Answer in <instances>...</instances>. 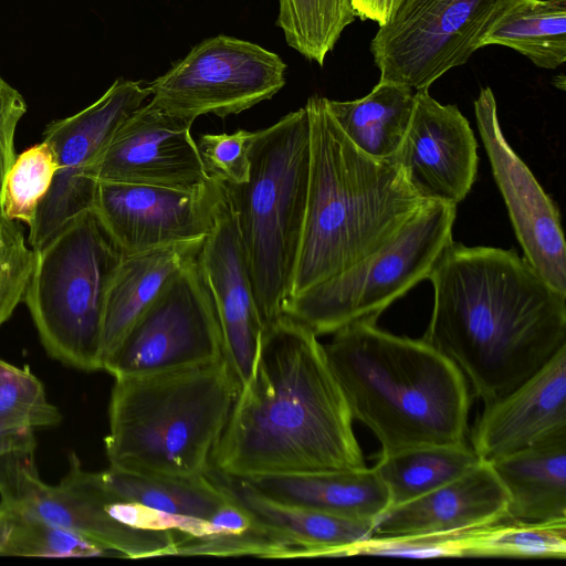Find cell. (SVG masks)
Listing matches in <instances>:
<instances>
[{
    "label": "cell",
    "mask_w": 566,
    "mask_h": 566,
    "mask_svg": "<svg viewBox=\"0 0 566 566\" xmlns=\"http://www.w3.org/2000/svg\"><path fill=\"white\" fill-rule=\"evenodd\" d=\"M318 336L282 314L264 326L210 470L238 478L366 468L353 416Z\"/></svg>",
    "instance_id": "1"
},
{
    "label": "cell",
    "mask_w": 566,
    "mask_h": 566,
    "mask_svg": "<svg viewBox=\"0 0 566 566\" xmlns=\"http://www.w3.org/2000/svg\"><path fill=\"white\" fill-rule=\"evenodd\" d=\"M434 301L421 337L492 403L566 346V293L514 250L451 242L431 270Z\"/></svg>",
    "instance_id": "2"
},
{
    "label": "cell",
    "mask_w": 566,
    "mask_h": 566,
    "mask_svg": "<svg viewBox=\"0 0 566 566\" xmlns=\"http://www.w3.org/2000/svg\"><path fill=\"white\" fill-rule=\"evenodd\" d=\"M305 108L310 177L290 297L382 248L430 201L411 188L390 158L360 150L340 129L325 97H310Z\"/></svg>",
    "instance_id": "3"
},
{
    "label": "cell",
    "mask_w": 566,
    "mask_h": 566,
    "mask_svg": "<svg viewBox=\"0 0 566 566\" xmlns=\"http://www.w3.org/2000/svg\"><path fill=\"white\" fill-rule=\"evenodd\" d=\"M376 322H354L324 345L353 418L375 434L380 454L467 443L464 375L423 339L391 334Z\"/></svg>",
    "instance_id": "4"
},
{
    "label": "cell",
    "mask_w": 566,
    "mask_h": 566,
    "mask_svg": "<svg viewBox=\"0 0 566 566\" xmlns=\"http://www.w3.org/2000/svg\"><path fill=\"white\" fill-rule=\"evenodd\" d=\"M239 390L224 357L116 377L104 440L109 467L145 475L206 474Z\"/></svg>",
    "instance_id": "5"
},
{
    "label": "cell",
    "mask_w": 566,
    "mask_h": 566,
    "mask_svg": "<svg viewBox=\"0 0 566 566\" xmlns=\"http://www.w3.org/2000/svg\"><path fill=\"white\" fill-rule=\"evenodd\" d=\"M249 158L248 181L222 184L266 326L282 315L290 297L303 233L310 177L305 106L254 132Z\"/></svg>",
    "instance_id": "6"
},
{
    "label": "cell",
    "mask_w": 566,
    "mask_h": 566,
    "mask_svg": "<svg viewBox=\"0 0 566 566\" xmlns=\"http://www.w3.org/2000/svg\"><path fill=\"white\" fill-rule=\"evenodd\" d=\"M123 258L93 208L35 251L23 301L50 356L84 371L103 369L106 295Z\"/></svg>",
    "instance_id": "7"
},
{
    "label": "cell",
    "mask_w": 566,
    "mask_h": 566,
    "mask_svg": "<svg viewBox=\"0 0 566 566\" xmlns=\"http://www.w3.org/2000/svg\"><path fill=\"white\" fill-rule=\"evenodd\" d=\"M457 206L428 201L399 234L339 274L285 301L282 314L317 336L375 319L420 281L453 241Z\"/></svg>",
    "instance_id": "8"
},
{
    "label": "cell",
    "mask_w": 566,
    "mask_h": 566,
    "mask_svg": "<svg viewBox=\"0 0 566 566\" xmlns=\"http://www.w3.org/2000/svg\"><path fill=\"white\" fill-rule=\"evenodd\" d=\"M512 0H405L370 42L380 78L429 88L464 64Z\"/></svg>",
    "instance_id": "9"
},
{
    "label": "cell",
    "mask_w": 566,
    "mask_h": 566,
    "mask_svg": "<svg viewBox=\"0 0 566 566\" xmlns=\"http://www.w3.org/2000/svg\"><path fill=\"white\" fill-rule=\"evenodd\" d=\"M286 64L255 44L229 35L208 38L147 87L164 111L195 120L239 114L272 98L284 85Z\"/></svg>",
    "instance_id": "10"
},
{
    "label": "cell",
    "mask_w": 566,
    "mask_h": 566,
    "mask_svg": "<svg viewBox=\"0 0 566 566\" xmlns=\"http://www.w3.org/2000/svg\"><path fill=\"white\" fill-rule=\"evenodd\" d=\"M222 357L217 310L197 255L170 276L103 369L116 378L185 368Z\"/></svg>",
    "instance_id": "11"
},
{
    "label": "cell",
    "mask_w": 566,
    "mask_h": 566,
    "mask_svg": "<svg viewBox=\"0 0 566 566\" xmlns=\"http://www.w3.org/2000/svg\"><path fill=\"white\" fill-rule=\"evenodd\" d=\"M149 96L140 82L118 78L86 108L46 126L42 140L51 146L57 169L29 227L28 242L34 251L93 208L97 188L91 177L93 164L124 120Z\"/></svg>",
    "instance_id": "12"
},
{
    "label": "cell",
    "mask_w": 566,
    "mask_h": 566,
    "mask_svg": "<svg viewBox=\"0 0 566 566\" xmlns=\"http://www.w3.org/2000/svg\"><path fill=\"white\" fill-rule=\"evenodd\" d=\"M223 184L195 189L97 181L93 209L124 256L190 241L211 231Z\"/></svg>",
    "instance_id": "13"
},
{
    "label": "cell",
    "mask_w": 566,
    "mask_h": 566,
    "mask_svg": "<svg viewBox=\"0 0 566 566\" xmlns=\"http://www.w3.org/2000/svg\"><path fill=\"white\" fill-rule=\"evenodd\" d=\"M474 114L524 259L547 283L566 293V244L558 208L505 139L490 87L481 88Z\"/></svg>",
    "instance_id": "14"
},
{
    "label": "cell",
    "mask_w": 566,
    "mask_h": 566,
    "mask_svg": "<svg viewBox=\"0 0 566 566\" xmlns=\"http://www.w3.org/2000/svg\"><path fill=\"white\" fill-rule=\"evenodd\" d=\"M193 120L170 114L151 101L134 111L91 168L96 181L176 189L205 185L206 175L190 128Z\"/></svg>",
    "instance_id": "15"
},
{
    "label": "cell",
    "mask_w": 566,
    "mask_h": 566,
    "mask_svg": "<svg viewBox=\"0 0 566 566\" xmlns=\"http://www.w3.org/2000/svg\"><path fill=\"white\" fill-rule=\"evenodd\" d=\"M478 144L455 105H443L428 88L415 92L413 111L403 139L390 158L423 199L458 206L478 171Z\"/></svg>",
    "instance_id": "16"
},
{
    "label": "cell",
    "mask_w": 566,
    "mask_h": 566,
    "mask_svg": "<svg viewBox=\"0 0 566 566\" xmlns=\"http://www.w3.org/2000/svg\"><path fill=\"white\" fill-rule=\"evenodd\" d=\"M198 263L217 310L223 357L241 388L253 373L264 325L226 190L213 227L202 242Z\"/></svg>",
    "instance_id": "17"
},
{
    "label": "cell",
    "mask_w": 566,
    "mask_h": 566,
    "mask_svg": "<svg viewBox=\"0 0 566 566\" xmlns=\"http://www.w3.org/2000/svg\"><path fill=\"white\" fill-rule=\"evenodd\" d=\"M559 436H566V346L514 390L484 406L471 447L490 463Z\"/></svg>",
    "instance_id": "18"
},
{
    "label": "cell",
    "mask_w": 566,
    "mask_h": 566,
    "mask_svg": "<svg viewBox=\"0 0 566 566\" xmlns=\"http://www.w3.org/2000/svg\"><path fill=\"white\" fill-rule=\"evenodd\" d=\"M29 510L33 517L74 531L107 552L127 558L174 555L177 532L139 530L123 525L104 510L93 479L75 453L57 485L40 483L33 491Z\"/></svg>",
    "instance_id": "19"
},
{
    "label": "cell",
    "mask_w": 566,
    "mask_h": 566,
    "mask_svg": "<svg viewBox=\"0 0 566 566\" xmlns=\"http://www.w3.org/2000/svg\"><path fill=\"white\" fill-rule=\"evenodd\" d=\"M507 492L489 462L480 460L455 480L389 507L374 535L452 533L506 520Z\"/></svg>",
    "instance_id": "20"
},
{
    "label": "cell",
    "mask_w": 566,
    "mask_h": 566,
    "mask_svg": "<svg viewBox=\"0 0 566 566\" xmlns=\"http://www.w3.org/2000/svg\"><path fill=\"white\" fill-rule=\"evenodd\" d=\"M207 474L259 522L293 544L300 557L343 556L346 547L374 535L376 522L280 503L255 491L242 479L213 470Z\"/></svg>",
    "instance_id": "21"
},
{
    "label": "cell",
    "mask_w": 566,
    "mask_h": 566,
    "mask_svg": "<svg viewBox=\"0 0 566 566\" xmlns=\"http://www.w3.org/2000/svg\"><path fill=\"white\" fill-rule=\"evenodd\" d=\"M276 502L342 517L376 522L389 507V492L375 468L242 479Z\"/></svg>",
    "instance_id": "22"
},
{
    "label": "cell",
    "mask_w": 566,
    "mask_h": 566,
    "mask_svg": "<svg viewBox=\"0 0 566 566\" xmlns=\"http://www.w3.org/2000/svg\"><path fill=\"white\" fill-rule=\"evenodd\" d=\"M203 240L171 244L123 258L106 295L102 335L103 367L170 276L199 254Z\"/></svg>",
    "instance_id": "23"
},
{
    "label": "cell",
    "mask_w": 566,
    "mask_h": 566,
    "mask_svg": "<svg viewBox=\"0 0 566 566\" xmlns=\"http://www.w3.org/2000/svg\"><path fill=\"white\" fill-rule=\"evenodd\" d=\"M490 464L509 495L506 520L566 517V436L546 439Z\"/></svg>",
    "instance_id": "24"
},
{
    "label": "cell",
    "mask_w": 566,
    "mask_h": 566,
    "mask_svg": "<svg viewBox=\"0 0 566 566\" xmlns=\"http://www.w3.org/2000/svg\"><path fill=\"white\" fill-rule=\"evenodd\" d=\"M415 90L379 80L366 96L354 101L326 98V106L346 136L367 155L391 158L399 148L415 104Z\"/></svg>",
    "instance_id": "25"
},
{
    "label": "cell",
    "mask_w": 566,
    "mask_h": 566,
    "mask_svg": "<svg viewBox=\"0 0 566 566\" xmlns=\"http://www.w3.org/2000/svg\"><path fill=\"white\" fill-rule=\"evenodd\" d=\"M502 45L536 66L557 69L566 61V0H512L480 41Z\"/></svg>",
    "instance_id": "26"
},
{
    "label": "cell",
    "mask_w": 566,
    "mask_h": 566,
    "mask_svg": "<svg viewBox=\"0 0 566 566\" xmlns=\"http://www.w3.org/2000/svg\"><path fill=\"white\" fill-rule=\"evenodd\" d=\"M102 485L113 495L151 509L208 520L229 500L209 478L145 475L108 468L97 472Z\"/></svg>",
    "instance_id": "27"
},
{
    "label": "cell",
    "mask_w": 566,
    "mask_h": 566,
    "mask_svg": "<svg viewBox=\"0 0 566 566\" xmlns=\"http://www.w3.org/2000/svg\"><path fill=\"white\" fill-rule=\"evenodd\" d=\"M480 459L468 443L429 446L379 454L374 465L385 483L390 507L420 497L464 474Z\"/></svg>",
    "instance_id": "28"
},
{
    "label": "cell",
    "mask_w": 566,
    "mask_h": 566,
    "mask_svg": "<svg viewBox=\"0 0 566 566\" xmlns=\"http://www.w3.org/2000/svg\"><path fill=\"white\" fill-rule=\"evenodd\" d=\"M463 557L565 558L566 517L503 520L469 528L463 536Z\"/></svg>",
    "instance_id": "29"
},
{
    "label": "cell",
    "mask_w": 566,
    "mask_h": 566,
    "mask_svg": "<svg viewBox=\"0 0 566 566\" xmlns=\"http://www.w3.org/2000/svg\"><path fill=\"white\" fill-rule=\"evenodd\" d=\"M277 25L286 43L324 64L346 27L355 21L350 0H279Z\"/></svg>",
    "instance_id": "30"
},
{
    "label": "cell",
    "mask_w": 566,
    "mask_h": 566,
    "mask_svg": "<svg viewBox=\"0 0 566 566\" xmlns=\"http://www.w3.org/2000/svg\"><path fill=\"white\" fill-rule=\"evenodd\" d=\"M56 169L55 155L44 140L15 156L7 175L2 193L7 216L31 227L38 207L51 187Z\"/></svg>",
    "instance_id": "31"
},
{
    "label": "cell",
    "mask_w": 566,
    "mask_h": 566,
    "mask_svg": "<svg viewBox=\"0 0 566 566\" xmlns=\"http://www.w3.org/2000/svg\"><path fill=\"white\" fill-rule=\"evenodd\" d=\"M61 420L60 410L49 401L39 378L0 358V422L11 429L34 431Z\"/></svg>",
    "instance_id": "32"
},
{
    "label": "cell",
    "mask_w": 566,
    "mask_h": 566,
    "mask_svg": "<svg viewBox=\"0 0 566 566\" xmlns=\"http://www.w3.org/2000/svg\"><path fill=\"white\" fill-rule=\"evenodd\" d=\"M174 555L300 557L298 549L293 544L255 517L253 525L241 534L189 536L179 533L175 543Z\"/></svg>",
    "instance_id": "33"
},
{
    "label": "cell",
    "mask_w": 566,
    "mask_h": 566,
    "mask_svg": "<svg viewBox=\"0 0 566 566\" xmlns=\"http://www.w3.org/2000/svg\"><path fill=\"white\" fill-rule=\"evenodd\" d=\"M106 553L101 545L74 531L17 515L7 556L93 557Z\"/></svg>",
    "instance_id": "34"
},
{
    "label": "cell",
    "mask_w": 566,
    "mask_h": 566,
    "mask_svg": "<svg viewBox=\"0 0 566 566\" xmlns=\"http://www.w3.org/2000/svg\"><path fill=\"white\" fill-rule=\"evenodd\" d=\"M35 262L19 221L10 219L0 199V326L23 301Z\"/></svg>",
    "instance_id": "35"
},
{
    "label": "cell",
    "mask_w": 566,
    "mask_h": 566,
    "mask_svg": "<svg viewBox=\"0 0 566 566\" xmlns=\"http://www.w3.org/2000/svg\"><path fill=\"white\" fill-rule=\"evenodd\" d=\"M465 531L432 534L373 535L346 547L343 556L463 557L462 543Z\"/></svg>",
    "instance_id": "36"
},
{
    "label": "cell",
    "mask_w": 566,
    "mask_h": 566,
    "mask_svg": "<svg viewBox=\"0 0 566 566\" xmlns=\"http://www.w3.org/2000/svg\"><path fill=\"white\" fill-rule=\"evenodd\" d=\"M254 132L239 129L232 134H203L198 153L209 178L240 185L249 179V149Z\"/></svg>",
    "instance_id": "37"
},
{
    "label": "cell",
    "mask_w": 566,
    "mask_h": 566,
    "mask_svg": "<svg viewBox=\"0 0 566 566\" xmlns=\"http://www.w3.org/2000/svg\"><path fill=\"white\" fill-rule=\"evenodd\" d=\"M27 112L22 95L7 83L0 81V199L2 198L7 175L14 159V136L18 124Z\"/></svg>",
    "instance_id": "38"
},
{
    "label": "cell",
    "mask_w": 566,
    "mask_h": 566,
    "mask_svg": "<svg viewBox=\"0 0 566 566\" xmlns=\"http://www.w3.org/2000/svg\"><path fill=\"white\" fill-rule=\"evenodd\" d=\"M34 431L11 429L0 422V458L15 451H35Z\"/></svg>",
    "instance_id": "39"
},
{
    "label": "cell",
    "mask_w": 566,
    "mask_h": 566,
    "mask_svg": "<svg viewBox=\"0 0 566 566\" xmlns=\"http://www.w3.org/2000/svg\"><path fill=\"white\" fill-rule=\"evenodd\" d=\"M355 15L385 24L391 15L392 0H350Z\"/></svg>",
    "instance_id": "40"
},
{
    "label": "cell",
    "mask_w": 566,
    "mask_h": 566,
    "mask_svg": "<svg viewBox=\"0 0 566 566\" xmlns=\"http://www.w3.org/2000/svg\"><path fill=\"white\" fill-rule=\"evenodd\" d=\"M15 521V513L0 503V556H7Z\"/></svg>",
    "instance_id": "41"
},
{
    "label": "cell",
    "mask_w": 566,
    "mask_h": 566,
    "mask_svg": "<svg viewBox=\"0 0 566 566\" xmlns=\"http://www.w3.org/2000/svg\"><path fill=\"white\" fill-rule=\"evenodd\" d=\"M405 0H392V8H398Z\"/></svg>",
    "instance_id": "42"
},
{
    "label": "cell",
    "mask_w": 566,
    "mask_h": 566,
    "mask_svg": "<svg viewBox=\"0 0 566 566\" xmlns=\"http://www.w3.org/2000/svg\"><path fill=\"white\" fill-rule=\"evenodd\" d=\"M1 78H2V77L0 76V81H1Z\"/></svg>",
    "instance_id": "43"
}]
</instances>
